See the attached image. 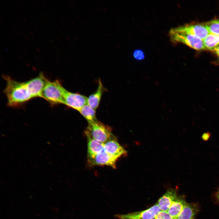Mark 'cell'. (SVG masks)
Listing matches in <instances>:
<instances>
[{
    "mask_svg": "<svg viewBox=\"0 0 219 219\" xmlns=\"http://www.w3.org/2000/svg\"><path fill=\"white\" fill-rule=\"evenodd\" d=\"M46 40L47 41H49V40L48 39H47Z\"/></svg>",
    "mask_w": 219,
    "mask_h": 219,
    "instance_id": "60d3db41",
    "label": "cell"
},
{
    "mask_svg": "<svg viewBox=\"0 0 219 219\" xmlns=\"http://www.w3.org/2000/svg\"><path fill=\"white\" fill-rule=\"evenodd\" d=\"M36 50H37L38 52H40V50H39V49H38V48H36Z\"/></svg>",
    "mask_w": 219,
    "mask_h": 219,
    "instance_id": "f1b7e54d",
    "label": "cell"
},
{
    "mask_svg": "<svg viewBox=\"0 0 219 219\" xmlns=\"http://www.w3.org/2000/svg\"><path fill=\"white\" fill-rule=\"evenodd\" d=\"M39 44L40 45H42L41 44V43H39Z\"/></svg>",
    "mask_w": 219,
    "mask_h": 219,
    "instance_id": "ab89813d",
    "label": "cell"
},
{
    "mask_svg": "<svg viewBox=\"0 0 219 219\" xmlns=\"http://www.w3.org/2000/svg\"><path fill=\"white\" fill-rule=\"evenodd\" d=\"M199 210L197 204L186 203L180 213L174 219H195Z\"/></svg>",
    "mask_w": 219,
    "mask_h": 219,
    "instance_id": "7c38bea8",
    "label": "cell"
},
{
    "mask_svg": "<svg viewBox=\"0 0 219 219\" xmlns=\"http://www.w3.org/2000/svg\"><path fill=\"white\" fill-rule=\"evenodd\" d=\"M40 16L43 18H44L43 17V16H42V15H41V14H40Z\"/></svg>",
    "mask_w": 219,
    "mask_h": 219,
    "instance_id": "4dcf8cb0",
    "label": "cell"
},
{
    "mask_svg": "<svg viewBox=\"0 0 219 219\" xmlns=\"http://www.w3.org/2000/svg\"><path fill=\"white\" fill-rule=\"evenodd\" d=\"M30 33H31V35H32V36L33 37V33H32L31 32H30Z\"/></svg>",
    "mask_w": 219,
    "mask_h": 219,
    "instance_id": "83f0119b",
    "label": "cell"
},
{
    "mask_svg": "<svg viewBox=\"0 0 219 219\" xmlns=\"http://www.w3.org/2000/svg\"><path fill=\"white\" fill-rule=\"evenodd\" d=\"M0 19H1V20H2V19H1V17H0Z\"/></svg>",
    "mask_w": 219,
    "mask_h": 219,
    "instance_id": "f6af8a7d",
    "label": "cell"
},
{
    "mask_svg": "<svg viewBox=\"0 0 219 219\" xmlns=\"http://www.w3.org/2000/svg\"><path fill=\"white\" fill-rule=\"evenodd\" d=\"M118 159L109 155L103 149L94 157L88 158V161L93 165H107L115 168Z\"/></svg>",
    "mask_w": 219,
    "mask_h": 219,
    "instance_id": "52a82bcc",
    "label": "cell"
},
{
    "mask_svg": "<svg viewBox=\"0 0 219 219\" xmlns=\"http://www.w3.org/2000/svg\"><path fill=\"white\" fill-rule=\"evenodd\" d=\"M35 57L36 58V59H37L38 58V57L37 56H35Z\"/></svg>",
    "mask_w": 219,
    "mask_h": 219,
    "instance_id": "1f68e13d",
    "label": "cell"
},
{
    "mask_svg": "<svg viewBox=\"0 0 219 219\" xmlns=\"http://www.w3.org/2000/svg\"><path fill=\"white\" fill-rule=\"evenodd\" d=\"M87 104V98L85 96L66 90L64 96V104L78 111Z\"/></svg>",
    "mask_w": 219,
    "mask_h": 219,
    "instance_id": "8992f818",
    "label": "cell"
},
{
    "mask_svg": "<svg viewBox=\"0 0 219 219\" xmlns=\"http://www.w3.org/2000/svg\"><path fill=\"white\" fill-rule=\"evenodd\" d=\"M15 11L16 12V13H18V12L16 10H15Z\"/></svg>",
    "mask_w": 219,
    "mask_h": 219,
    "instance_id": "d590c367",
    "label": "cell"
},
{
    "mask_svg": "<svg viewBox=\"0 0 219 219\" xmlns=\"http://www.w3.org/2000/svg\"><path fill=\"white\" fill-rule=\"evenodd\" d=\"M23 53L25 55H26V52L25 51L23 50Z\"/></svg>",
    "mask_w": 219,
    "mask_h": 219,
    "instance_id": "484cf974",
    "label": "cell"
},
{
    "mask_svg": "<svg viewBox=\"0 0 219 219\" xmlns=\"http://www.w3.org/2000/svg\"><path fill=\"white\" fill-rule=\"evenodd\" d=\"M43 4L44 5H46L45 4L44 2H43Z\"/></svg>",
    "mask_w": 219,
    "mask_h": 219,
    "instance_id": "836d02e7",
    "label": "cell"
},
{
    "mask_svg": "<svg viewBox=\"0 0 219 219\" xmlns=\"http://www.w3.org/2000/svg\"><path fill=\"white\" fill-rule=\"evenodd\" d=\"M155 219V218H151V219Z\"/></svg>",
    "mask_w": 219,
    "mask_h": 219,
    "instance_id": "ee69618b",
    "label": "cell"
},
{
    "mask_svg": "<svg viewBox=\"0 0 219 219\" xmlns=\"http://www.w3.org/2000/svg\"><path fill=\"white\" fill-rule=\"evenodd\" d=\"M47 79L43 73L41 72L39 75L26 81L33 98H42V92Z\"/></svg>",
    "mask_w": 219,
    "mask_h": 219,
    "instance_id": "ba28073f",
    "label": "cell"
},
{
    "mask_svg": "<svg viewBox=\"0 0 219 219\" xmlns=\"http://www.w3.org/2000/svg\"><path fill=\"white\" fill-rule=\"evenodd\" d=\"M22 6L23 7V8H24V7L23 6V5H22Z\"/></svg>",
    "mask_w": 219,
    "mask_h": 219,
    "instance_id": "f35d334b",
    "label": "cell"
},
{
    "mask_svg": "<svg viewBox=\"0 0 219 219\" xmlns=\"http://www.w3.org/2000/svg\"><path fill=\"white\" fill-rule=\"evenodd\" d=\"M134 56L135 58L138 60H141L144 57L143 52L139 50L135 51L134 53Z\"/></svg>",
    "mask_w": 219,
    "mask_h": 219,
    "instance_id": "ffe728a7",
    "label": "cell"
},
{
    "mask_svg": "<svg viewBox=\"0 0 219 219\" xmlns=\"http://www.w3.org/2000/svg\"><path fill=\"white\" fill-rule=\"evenodd\" d=\"M210 136L209 133H205L202 135V138L204 141H207L209 138Z\"/></svg>",
    "mask_w": 219,
    "mask_h": 219,
    "instance_id": "44dd1931",
    "label": "cell"
},
{
    "mask_svg": "<svg viewBox=\"0 0 219 219\" xmlns=\"http://www.w3.org/2000/svg\"><path fill=\"white\" fill-rule=\"evenodd\" d=\"M177 197L176 190L170 189L160 198L157 204L161 210L167 211L173 202Z\"/></svg>",
    "mask_w": 219,
    "mask_h": 219,
    "instance_id": "8fae6325",
    "label": "cell"
},
{
    "mask_svg": "<svg viewBox=\"0 0 219 219\" xmlns=\"http://www.w3.org/2000/svg\"><path fill=\"white\" fill-rule=\"evenodd\" d=\"M219 195V189H218V190L217 193L216 195Z\"/></svg>",
    "mask_w": 219,
    "mask_h": 219,
    "instance_id": "d4e9b609",
    "label": "cell"
},
{
    "mask_svg": "<svg viewBox=\"0 0 219 219\" xmlns=\"http://www.w3.org/2000/svg\"><path fill=\"white\" fill-rule=\"evenodd\" d=\"M155 219H174L167 212L161 210L155 217Z\"/></svg>",
    "mask_w": 219,
    "mask_h": 219,
    "instance_id": "d6986e66",
    "label": "cell"
},
{
    "mask_svg": "<svg viewBox=\"0 0 219 219\" xmlns=\"http://www.w3.org/2000/svg\"><path fill=\"white\" fill-rule=\"evenodd\" d=\"M51 13L53 15H54V13L53 12H51Z\"/></svg>",
    "mask_w": 219,
    "mask_h": 219,
    "instance_id": "e575fe53",
    "label": "cell"
},
{
    "mask_svg": "<svg viewBox=\"0 0 219 219\" xmlns=\"http://www.w3.org/2000/svg\"><path fill=\"white\" fill-rule=\"evenodd\" d=\"M172 43H182L197 50L205 49L203 41L200 38L179 30L177 27L171 29L169 32Z\"/></svg>",
    "mask_w": 219,
    "mask_h": 219,
    "instance_id": "3957f363",
    "label": "cell"
},
{
    "mask_svg": "<svg viewBox=\"0 0 219 219\" xmlns=\"http://www.w3.org/2000/svg\"><path fill=\"white\" fill-rule=\"evenodd\" d=\"M216 196L218 199L219 200V195H217Z\"/></svg>",
    "mask_w": 219,
    "mask_h": 219,
    "instance_id": "4316f807",
    "label": "cell"
},
{
    "mask_svg": "<svg viewBox=\"0 0 219 219\" xmlns=\"http://www.w3.org/2000/svg\"><path fill=\"white\" fill-rule=\"evenodd\" d=\"M54 18H55V19H57L55 17V16H54Z\"/></svg>",
    "mask_w": 219,
    "mask_h": 219,
    "instance_id": "7bdbcfd3",
    "label": "cell"
},
{
    "mask_svg": "<svg viewBox=\"0 0 219 219\" xmlns=\"http://www.w3.org/2000/svg\"><path fill=\"white\" fill-rule=\"evenodd\" d=\"M203 41L206 49L214 51L219 45V35L210 33Z\"/></svg>",
    "mask_w": 219,
    "mask_h": 219,
    "instance_id": "2e32d148",
    "label": "cell"
},
{
    "mask_svg": "<svg viewBox=\"0 0 219 219\" xmlns=\"http://www.w3.org/2000/svg\"><path fill=\"white\" fill-rule=\"evenodd\" d=\"M6 85L4 90L8 105L12 107L19 106L33 98L27 82H20L12 79L9 76L4 75Z\"/></svg>",
    "mask_w": 219,
    "mask_h": 219,
    "instance_id": "6da1fadb",
    "label": "cell"
},
{
    "mask_svg": "<svg viewBox=\"0 0 219 219\" xmlns=\"http://www.w3.org/2000/svg\"><path fill=\"white\" fill-rule=\"evenodd\" d=\"M104 149L109 155L117 158L127 154L126 151L114 137L103 143Z\"/></svg>",
    "mask_w": 219,
    "mask_h": 219,
    "instance_id": "30bf717a",
    "label": "cell"
},
{
    "mask_svg": "<svg viewBox=\"0 0 219 219\" xmlns=\"http://www.w3.org/2000/svg\"><path fill=\"white\" fill-rule=\"evenodd\" d=\"M85 133L103 143L114 137L110 127L97 120L88 123Z\"/></svg>",
    "mask_w": 219,
    "mask_h": 219,
    "instance_id": "277c9868",
    "label": "cell"
},
{
    "mask_svg": "<svg viewBox=\"0 0 219 219\" xmlns=\"http://www.w3.org/2000/svg\"><path fill=\"white\" fill-rule=\"evenodd\" d=\"M88 158H92L104 149L103 143L99 142L87 134Z\"/></svg>",
    "mask_w": 219,
    "mask_h": 219,
    "instance_id": "5bb4252c",
    "label": "cell"
},
{
    "mask_svg": "<svg viewBox=\"0 0 219 219\" xmlns=\"http://www.w3.org/2000/svg\"><path fill=\"white\" fill-rule=\"evenodd\" d=\"M186 203L182 197L178 196L169 207L167 212L174 218L177 217Z\"/></svg>",
    "mask_w": 219,
    "mask_h": 219,
    "instance_id": "9a60e30c",
    "label": "cell"
},
{
    "mask_svg": "<svg viewBox=\"0 0 219 219\" xmlns=\"http://www.w3.org/2000/svg\"><path fill=\"white\" fill-rule=\"evenodd\" d=\"M23 19L25 21V22H27V20L26 19H25V18H24Z\"/></svg>",
    "mask_w": 219,
    "mask_h": 219,
    "instance_id": "f546056e",
    "label": "cell"
},
{
    "mask_svg": "<svg viewBox=\"0 0 219 219\" xmlns=\"http://www.w3.org/2000/svg\"><path fill=\"white\" fill-rule=\"evenodd\" d=\"M35 30L37 32H38V31L36 30V29H35Z\"/></svg>",
    "mask_w": 219,
    "mask_h": 219,
    "instance_id": "8d00e7d4",
    "label": "cell"
},
{
    "mask_svg": "<svg viewBox=\"0 0 219 219\" xmlns=\"http://www.w3.org/2000/svg\"><path fill=\"white\" fill-rule=\"evenodd\" d=\"M210 33L219 35V20H214L204 24Z\"/></svg>",
    "mask_w": 219,
    "mask_h": 219,
    "instance_id": "ac0fdd59",
    "label": "cell"
},
{
    "mask_svg": "<svg viewBox=\"0 0 219 219\" xmlns=\"http://www.w3.org/2000/svg\"><path fill=\"white\" fill-rule=\"evenodd\" d=\"M78 112L87 120L88 123L97 120L96 110L87 104L83 106Z\"/></svg>",
    "mask_w": 219,
    "mask_h": 219,
    "instance_id": "e0dca14e",
    "label": "cell"
},
{
    "mask_svg": "<svg viewBox=\"0 0 219 219\" xmlns=\"http://www.w3.org/2000/svg\"><path fill=\"white\" fill-rule=\"evenodd\" d=\"M161 210L157 204L146 210L126 214H116L115 217L120 219H149L155 218Z\"/></svg>",
    "mask_w": 219,
    "mask_h": 219,
    "instance_id": "5b68a950",
    "label": "cell"
},
{
    "mask_svg": "<svg viewBox=\"0 0 219 219\" xmlns=\"http://www.w3.org/2000/svg\"><path fill=\"white\" fill-rule=\"evenodd\" d=\"M14 31L15 33L17 35H18V34H20L19 33V32L17 31L16 30H14Z\"/></svg>",
    "mask_w": 219,
    "mask_h": 219,
    "instance_id": "603a6c76",
    "label": "cell"
},
{
    "mask_svg": "<svg viewBox=\"0 0 219 219\" xmlns=\"http://www.w3.org/2000/svg\"><path fill=\"white\" fill-rule=\"evenodd\" d=\"M104 90L105 89L102 82L99 79L96 91L87 98V104L95 110L99 105Z\"/></svg>",
    "mask_w": 219,
    "mask_h": 219,
    "instance_id": "4fadbf2b",
    "label": "cell"
},
{
    "mask_svg": "<svg viewBox=\"0 0 219 219\" xmlns=\"http://www.w3.org/2000/svg\"><path fill=\"white\" fill-rule=\"evenodd\" d=\"M57 39H58V40H60V39L59 38H57Z\"/></svg>",
    "mask_w": 219,
    "mask_h": 219,
    "instance_id": "74e56055",
    "label": "cell"
},
{
    "mask_svg": "<svg viewBox=\"0 0 219 219\" xmlns=\"http://www.w3.org/2000/svg\"><path fill=\"white\" fill-rule=\"evenodd\" d=\"M56 52L58 53H59V52H58L57 51H56Z\"/></svg>",
    "mask_w": 219,
    "mask_h": 219,
    "instance_id": "b9f144b4",
    "label": "cell"
},
{
    "mask_svg": "<svg viewBox=\"0 0 219 219\" xmlns=\"http://www.w3.org/2000/svg\"><path fill=\"white\" fill-rule=\"evenodd\" d=\"M216 54L219 57V45L214 50Z\"/></svg>",
    "mask_w": 219,
    "mask_h": 219,
    "instance_id": "7402d4cb",
    "label": "cell"
},
{
    "mask_svg": "<svg viewBox=\"0 0 219 219\" xmlns=\"http://www.w3.org/2000/svg\"><path fill=\"white\" fill-rule=\"evenodd\" d=\"M66 89L58 80H47L42 92V98L51 105L64 103Z\"/></svg>",
    "mask_w": 219,
    "mask_h": 219,
    "instance_id": "7a4b0ae2",
    "label": "cell"
},
{
    "mask_svg": "<svg viewBox=\"0 0 219 219\" xmlns=\"http://www.w3.org/2000/svg\"><path fill=\"white\" fill-rule=\"evenodd\" d=\"M177 27L181 31L196 36L202 40H203L210 34L204 24H188Z\"/></svg>",
    "mask_w": 219,
    "mask_h": 219,
    "instance_id": "9c48e42d",
    "label": "cell"
},
{
    "mask_svg": "<svg viewBox=\"0 0 219 219\" xmlns=\"http://www.w3.org/2000/svg\"><path fill=\"white\" fill-rule=\"evenodd\" d=\"M25 36L26 38H27V39H28V36H27L25 35Z\"/></svg>",
    "mask_w": 219,
    "mask_h": 219,
    "instance_id": "d6a6232c",
    "label": "cell"
},
{
    "mask_svg": "<svg viewBox=\"0 0 219 219\" xmlns=\"http://www.w3.org/2000/svg\"><path fill=\"white\" fill-rule=\"evenodd\" d=\"M18 57H19V58H20V59H22V58H23L20 55H19V54H18Z\"/></svg>",
    "mask_w": 219,
    "mask_h": 219,
    "instance_id": "cb8c5ba5",
    "label": "cell"
}]
</instances>
